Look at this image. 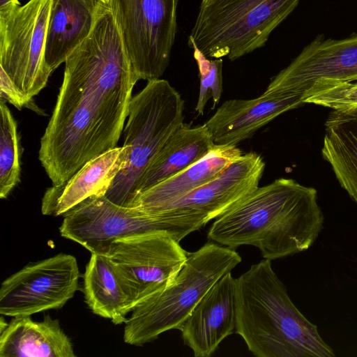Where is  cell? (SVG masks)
<instances>
[{
	"instance_id": "obj_1",
	"label": "cell",
	"mask_w": 357,
	"mask_h": 357,
	"mask_svg": "<svg viewBox=\"0 0 357 357\" xmlns=\"http://www.w3.org/2000/svg\"><path fill=\"white\" fill-rule=\"evenodd\" d=\"M56 105L40 139L38 159L52 185L116 147L139 81L110 4L65 61Z\"/></svg>"
},
{
	"instance_id": "obj_2",
	"label": "cell",
	"mask_w": 357,
	"mask_h": 357,
	"mask_svg": "<svg viewBox=\"0 0 357 357\" xmlns=\"http://www.w3.org/2000/svg\"><path fill=\"white\" fill-rule=\"evenodd\" d=\"M324 222L317 190L280 178L258 186L215 218L208 238L234 250L257 247L271 261L309 249Z\"/></svg>"
},
{
	"instance_id": "obj_3",
	"label": "cell",
	"mask_w": 357,
	"mask_h": 357,
	"mask_svg": "<svg viewBox=\"0 0 357 357\" xmlns=\"http://www.w3.org/2000/svg\"><path fill=\"white\" fill-rule=\"evenodd\" d=\"M257 357H334L264 259L236 279V331Z\"/></svg>"
},
{
	"instance_id": "obj_4",
	"label": "cell",
	"mask_w": 357,
	"mask_h": 357,
	"mask_svg": "<svg viewBox=\"0 0 357 357\" xmlns=\"http://www.w3.org/2000/svg\"><path fill=\"white\" fill-rule=\"evenodd\" d=\"M241 261L235 250L213 242L188 252L174 280L132 310L125 322L124 342L142 346L164 332L179 330L209 289Z\"/></svg>"
},
{
	"instance_id": "obj_5",
	"label": "cell",
	"mask_w": 357,
	"mask_h": 357,
	"mask_svg": "<svg viewBox=\"0 0 357 357\" xmlns=\"http://www.w3.org/2000/svg\"><path fill=\"white\" fill-rule=\"evenodd\" d=\"M183 111L181 94L160 78L148 81L132 97L122 132L123 146L128 150L127 164L105 195L107 199L120 206H129L153 158L184 123Z\"/></svg>"
},
{
	"instance_id": "obj_6",
	"label": "cell",
	"mask_w": 357,
	"mask_h": 357,
	"mask_svg": "<svg viewBox=\"0 0 357 357\" xmlns=\"http://www.w3.org/2000/svg\"><path fill=\"white\" fill-rule=\"evenodd\" d=\"M300 0H201L188 36L209 59L231 61L266 45Z\"/></svg>"
},
{
	"instance_id": "obj_7",
	"label": "cell",
	"mask_w": 357,
	"mask_h": 357,
	"mask_svg": "<svg viewBox=\"0 0 357 357\" xmlns=\"http://www.w3.org/2000/svg\"><path fill=\"white\" fill-rule=\"evenodd\" d=\"M61 236L91 254L106 255L118 240L153 233L168 234L181 241L207 223L200 217L174 213L147 214L116 204L105 195L92 196L63 215Z\"/></svg>"
},
{
	"instance_id": "obj_8",
	"label": "cell",
	"mask_w": 357,
	"mask_h": 357,
	"mask_svg": "<svg viewBox=\"0 0 357 357\" xmlns=\"http://www.w3.org/2000/svg\"><path fill=\"white\" fill-rule=\"evenodd\" d=\"M178 0H110L137 78L160 79L177 33Z\"/></svg>"
},
{
	"instance_id": "obj_9",
	"label": "cell",
	"mask_w": 357,
	"mask_h": 357,
	"mask_svg": "<svg viewBox=\"0 0 357 357\" xmlns=\"http://www.w3.org/2000/svg\"><path fill=\"white\" fill-rule=\"evenodd\" d=\"M52 1L29 0L0 19V67L31 100L52 73L45 58Z\"/></svg>"
},
{
	"instance_id": "obj_10",
	"label": "cell",
	"mask_w": 357,
	"mask_h": 357,
	"mask_svg": "<svg viewBox=\"0 0 357 357\" xmlns=\"http://www.w3.org/2000/svg\"><path fill=\"white\" fill-rule=\"evenodd\" d=\"M187 254L172 236L153 233L116 241L106 255L135 307L174 280Z\"/></svg>"
},
{
	"instance_id": "obj_11",
	"label": "cell",
	"mask_w": 357,
	"mask_h": 357,
	"mask_svg": "<svg viewBox=\"0 0 357 357\" xmlns=\"http://www.w3.org/2000/svg\"><path fill=\"white\" fill-rule=\"evenodd\" d=\"M76 258L59 253L31 263L6 278L0 288V314L31 316L62 307L78 288Z\"/></svg>"
},
{
	"instance_id": "obj_12",
	"label": "cell",
	"mask_w": 357,
	"mask_h": 357,
	"mask_svg": "<svg viewBox=\"0 0 357 357\" xmlns=\"http://www.w3.org/2000/svg\"><path fill=\"white\" fill-rule=\"evenodd\" d=\"M357 81V34L342 39L317 36L273 77L264 93L301 96L314 84Z\"/></svg>"
},
{
	"instance_id": "obj_13",
	"label": "cell",
	"mask_w": 357,
	"mask_h": 357,
	"mask_svg": "<svg viewBox=\"0 0 357 357\" xmlns=\"http://www.w3.org/2000/svg\"><path fill=\"white\" fill-rule=\"evenodd\" d=\"M265 165L261 156L255 152L242 154L216 177L158 213L196 215L208 222L256 189Z\"/></svg>"
},
{
	"instance_id": "obj_14",
	"label": "cell",
	"mask_w": 357,
	"mask_h": 357,
	"mask_svg": "<svg viewBox=\"0 0 357 357\" xmlns=\"http://www.w3.org/2000/svg\"><path fill=\"white\" fill-rule=\"evenodd\" d=\"M179 331L196 357H209L236 331V279L229 272L204 294Z\"/></svg>"
},
{
	"instance_id": "obj_15",
	"label": "cell",
	"mask_w": 357,
	"mask_h": 357,
	"mask_svg": "<svg viewBox=\"0 0 357 357\" xmlns=\"http://www.w3.org/2000/svg\"><path fill=\"white\" fill-rule=\"evenodd\" d=\"M304 104L301 96L264 93L253 99L228 100L204 124L215 144L237 146L279 115Z\"/></svg>"
},
{
	"instance_id": "obj_16",
	"label": "cell",
	"mask_w": 357,
	"mask_h": 357,
	"mask_svg": "<svg viewBox=\"0 0 357 357\" xmlns=\"http://www.w3.org/2000/svg\"><path fill=\"white\" fill-rule=\"evenodd\" d=\"M128 150L122 146L110 149L85 163L66 182L48 188L43 197L41 211L45 215H63L85 199L105 195L119 172L127 164Z\"/></svg>"
},
{
	"instance_id": "obj_17",
	"label": "cell",
	"mask_w": 357,
	"mask_h": 357,
	"mask_svg": "<svg viewBox=\"0 0 357 357\" xmlns=\"http://www.w3.org/2000/svg\"><path fill=\"white\" fill-rule=\"evenodd\" d=\"M242 154L236 146L215 144L196 163L138 193L127 207L147 214H156L216 177Z\"/></svg>"
},
{
	"instance_id": "obj_18",
	"label": "cell",
	"mask_w": 357,
	"mask_h": 357,
	"mask_svg": "<svg viewBox=\"0 0 357 357\" xmlns=\"http://www.w3.org/2000/svg\"><path fill=\"white\" fill-rule=\"evenodd\" d=\"M105 3L98 0H53L45 58L53 72L90 34Z\"/></svg>"
},
{
	"instance_id": "obj_19",
	"label": "cell",
	"mask_w": 357,
	"mask_h": 357,
	"mask_svg": "<svg viewBox=\"0 0 357 357\" xmlns=\"http://www.w3.org/2000/svg\"><path fill=\"white\" fill-rule=\"evenodd\" d=\"M1 357H75L73 345L59 321L50 315L41 321L14 317L0 333Z\"/></svg>"
},
{
	"instance_id": "obj_20",
	"label": "cell",
	"mask_w": 357,
	"mask_h": 357,
	"mask_svg": "<svg viewBox=\"0 0 357 357\" xmlns=\"http://www.w3.org/2000/svg\"><path fill=\"white\" fill-rule=\"evenodd\" d=\"M215 146L205 124L191 126L183 123L169 137L149 164L136 195L196 163Z\"/></svg>"
},
{
	"instance_id": "obj_21",
	"label": "cell",
	"mask_w": 357,
	"mask_h": 357,
	"mask_svg": "<svg viewBox=\"0 0 357 357\" xmlns=\"http://www.w3.org/2000/svg\"><path fill=\"white\" fill-rule=\"evenodd\" d=\"M321 155L341 187L357 204V109L330 114Z\"/></svg>"
},
{
	"instance_id": "obj_22",
	"label": "cell",
	"mask_w": 357,
	"mask_h": 357,
	"mask_svg": "<svg viewBox=\"0 0 357 357\" xmlns=\"http://www.w3.org/2000/svg\"><path fill=\"white\" fill-rule=\"evenodd\" d=\"M83 291L90 310L114 324H125L134 308L108 257L91 254L84 274Z\"/></svg>"
},
{
	"instance_id": "obj_23",
	"label": "cell",
	"mask_w": 357,
	"mask_h": 357,
	"mask_svg": "<svg viewBox=\"0 0 357 357\" xmlns=\"http://www.w3.org/2000/svg\"><path fill=\"white\" fill-rule=\"evenodd\" d=\"M20 164L17 123L0 100V198L6 199L20 181Z\"/></svg>"
},
{
	"instance_id": "obj_24",
	"label": "cell",
	"mask_w": 357,
	"mask_h": 357,
	"mask_svg": "<svg viewBox=\"0 0 357 357\" xmlns=\"http://www.w3.org/2000/svg\"><path fill=\"white\" fill-rule=\"evenodd\" d=\"M188 45L193 50L200 79L199 93L195 110L198 115H203L210 98L213 99V108L220 100L222 93V59L206 57L192 41L188 40Z\"/></svg>"
},
{
	"instance_id": "obj_25",
	"label": "cell",
	"mask_w": 357,
	"mask_h": 357,
	"mask_svg": "<svg viewBox=\"0 0 357 357\" xmlns=\"http://www.w3.org/2000/svg\"><path fill=\"white\" fill-rule=\"evenodd\" d=\"M301 98L305 103L335 111L357 109V81L314 84L303 93Z\"/></svg>"
},
{
	"instance_id": "obj_26",
	"label": "cell",
	"mask_w": 357,
	"mask_h": 357,
	"mask_svg": "<svg viewBox=\"0 0 357 357\" xmlns=\"http://www.w3.org/2000/svg\"><path fill=\"white\" fill-rule=\"evenodd\" d=\"M1 68L0 97L4 102H8L18 109L22 107L34 109L33 100L27 98L11 80L6 73Z\"/></svg>"
},
{
	"instance_id": "obj_27",
	"label": "cell",
	"mask_w": 357,
	"mask_h": 357,
	"mask_svg": "<svg viewBox=\"0 0 357 357\" xmlns=\"http://www.w3.org/2000/svg\"><path fill=\"white\" fill-rule=\"evenodd\" d=\"M20 6L18 0H0V19L6 17Z\"/></svg>"
},
{
	"instance_id": "obj_28",
	"label": "cell",
	"mask_w": 357,
	"mask_h": 357,
	"mask_svg": "<svg viewBox=\"0 0 357 357\" xmlns=\"http://www.w3.org/2000/svg\"><path fill=\"white\" fill-rule=\"evenodd\" d=\"M8 323L4 320L3 317H1L0 319V333L2 332L8 326Z\"/></svg>"
},
{
	"instance_id": "obj_29",
	"label": "cell",
	"mask_w": 357,
	"mask_h": 357,
	"mask_svg": "<svg viewBox=\"0 0 357 357\" xmlns=\"http://www.w3.org/2000/svg\"><path fill=\"white\" fill-rule=\"evenodd\" d=\"M98 1L102 2L105 4H109V3H110V0H98Z\"/></svg>"
}]
</instances>
